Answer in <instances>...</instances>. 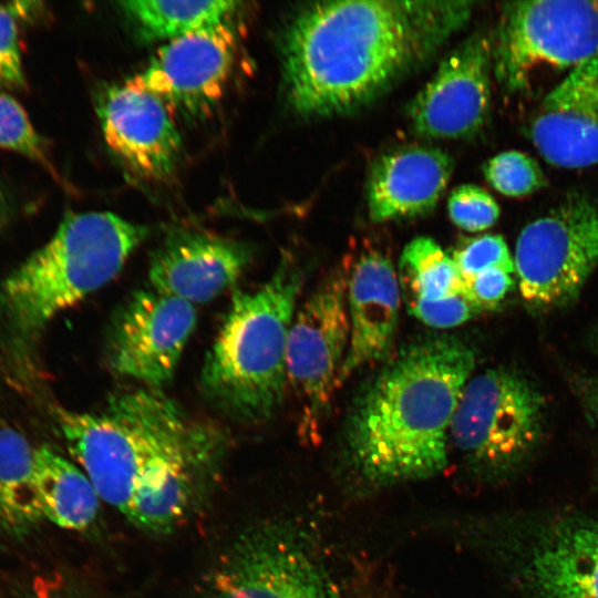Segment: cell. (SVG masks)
Listing matches in <instances>:
<instances>
[{
  "instance_id": "obj_12",
  "label": "cell",
  "mask_w": 598,
  "mask_h": 598,
  "mask_svg": "<svg viewBox=\"0 0 598 598\" xmlns=\"http://www.w3.org/2000/svg\"><path fill=\"white\" fill-rule=\"evenodd\" d=\"M236 52V31L223 23L166 42L131 80L172 112L199 117L224 95Z\"/></svg>"
},
{
  "instance_id": "obj_16",
  "label": "cell",
  "mask_w": 598,
  "mask_h": 598,
  "mask_svg": "<svg viewBox=\"0 0 598 598\" xmlns=\"http://www.w3.org/2000/svg\"><path fill=\"white\" fill-rule=\"evenodd\" d=\"M529 137L554 166L598 164V53L571 69L545 95L530 121Z\"/></svg>"
},
{
  "instance_id": "obj_2",
  "label": "cell",
  "mask_w": 598,
  "mask_h": 598,
  "mask_svg": "<svg viewBox=\"0 0 598 598\" xmlns=\"http://www.w3.org/2000/svg\"><path fill=\"white\" fill-rule=\"evenodd\" d=\"M475 353L448 334L402 348L361 390L344 441L361 478L391 485L429 478L447 465L451 423Z\"/></svg>"
},
{
  "instance_id": "obj_11",
  "label": "cell",
  "mask_w": 598,
  "mask_h": 598,
  "mask_svg": "<svg viewBox=\"0 0 598 598\" xmlns=\"http://www.w3.org/2000/svg\"><path fill=\"white\" fill-rule=\"evenodd\" d=\"M196 321L194 305L151 287L138 289L112 316L106 363L121 377L162 390L173 379Z\"/></svg>"
},
{
  "instance_id": "obj_17",
  "label": "cell",
  "mask_w": 598,
  "mask_h": 598,
  "mask_svg": "<svg viewBox=\"0 0 598 598\" xmlns=\"http://www.w3.org/2000/svg\"><path fill=\"white\" fill-rule=\"evenodd\" d=\"M346 267L350 338L340 383L357 370L388 358L402 298L398 272L380 250L365 249Z\"/></svg>"
},
{
  "instance_id": "obj_10",
  "label": "cell",
  "mask_w": 598,
  "mask_h": 598,
  "mask_svg": "<svg viewBox=\"0 0 598 598\" xmlns=\"http://www.w3.org/2000/svg\"><path fill=\"white\" fill-rule=\"evenodd\" d=\"M209 598H342L296 532L267 523L245 530L214 569Z\"/></svg>"
},
{
  "instance_id": "obj_6",
  "label": "cell",
  "mask_w": 598,
  "mask_h": 598,
  "mask_svg": "<svg viewBox=\"0 0 598 598\" xmlns=\"http://www.w3.org/2000/svg\"><path fill=\"white\" fill-rule=\"evenodd\" d=\"M545 400L517 372L488 369L465 384L450 429V442L477 470L498 472L535 447Z\"/></svg>"
},
{
  "instance_id": "obj_25",
  "label": "cell",
  "mask_w": 598,
  "mask_h": 598,
  "mask_svg": "<svg viewBox=\"0 0 598 598\" xmlns=\"http://www.w3.org/2000/svg\"><path fill=\"white\" fill-rule=\"evenodd\" d=\"M0 147L47 164L43 143L27 112L11 95L0 91Z\"/></svg>"
},
{
  "instance_id": "obj_19",
  "label": "cell",
  "mask_w": 598,
  "mask_h": 598,
  "mask_svg": "<svg viewBox=\"0 0 598 598\" xmlns=\"http://www.w3.org/2000/svg\"><path fill=\"white\" fill-rule=\"evenodd\" d=\"M526 567L536 598H598V520L569 519L546 528Z\"/></svg>"
},
{
  "instance_id": "obj_24",
  "label": "cell",
  "mask_w": 598,
  "mask_h": 598,
  "mask_svg": "<svg viewBox=\"0 0 598 598\" xmlns=\"http://www.w3.org/2000/svg\"><path fill=\"white\" fill-rule=\"evenodd\" d=\"M483 173L495 190L511 197L530 195L545 185L538 162L519 151L493 156L484 164Z\"/></svg>"
},
{
  "instance_id": "obj_3",
  "label": "cell",
  "mask_w": 598,
  "mask_h": 598,
  "mask_svg": "<svg viewBox=\"0 0 598 598\" xmlns=\"http://www.w3.org/2000/svg\"><path fill=\"white\" fill-rule=\"evenodd\" d=\"M56 416L100 498L122 514L132 499L205 470L220 445L218 431L159 389L122 391L97 411L58 409Z\"/></svg>"
},
{
  "instance_id": "obj_21",
  "label": "cell",
  "mask_w": 598,
  "mask_h": 598,
  "mask_svg": "<svg viewBox=\"0 0 598 598\" xmlns=\"http://www.w3.org/2000/svg\"><path fill=\"white\" fill-rule=\"evenodd\" d=\"M398 276L402 298L411 315L426 306L468 298L453 257L430 237H416L404 247Z\"/></svg>"
},
{
  "instance_id": "obj_7",
  "label": "cell",
  "mask_w": 598,
  "mask_h": 598,
  "mask_svg": "<svg viewBox=\"0 0 598 598\" xmlns=\"http://www.w3.org/2000/svg\"><path fill=\"white\" fill-rule=\"evenodd\" d=\"M598 53V1L505 3L492 43L493 70L509 92L540 68L574 69Z\"/></svg>"
},
{
  "instance_id": "obj_8",
  "label": "cell",
  "mask_w": 598,
  "mask_h": 598,
  "mask_svg": "<svg viewBox=\"0 0 598 598\" xmlns=\"http://www.w3.org/2000/svg\"><path fill=\"white\" fill-rule=\"evenodd\" d=\"M347 267L332 270L296 310L287 342V384L300 404V431L315 436L328 416L349 347Z\"/></svg>"
},
{
  "instance_id": "obj_27",
  "label": "cell",
  "mask_w": 598,
  "mask_h": 598,
  "mask_svg": "<svg viewBox=\"0 0 598 598\" xmlns=\"http://www.w3.org/2000/svg\"><path fill=\"white\" fill-rule=\"evenodd\" d=\"M452 257L464 280L489 268H501L509 274L515 271L514 257L499 235H484L464 241Z\"/></svg>"
},
{
  "instance_id": "obj_5",
  "label": "cell",
  "mask_w": 598,
  "mask_h": 598,
  "mask_svg": "<svg viewBox=\"0 0 598 598\" xmlns=\"http://www.w3.org/2000/svg\"><path fill=\"white\" fill-rule=\"evenodd\" d=\"M148 234L110 212L68 214L47 244L0 283V310L14 332H39L61 311L111 281Z\"/></svg>"
},
{
  "instance_id": "obj_26",
  "label": "cell",
  "mask_w": 598,
  "mask_h": 598,
  "mask_svg": "<svg viewBox=\"0 0 598 598\" xmlns=\"http://www.w3.org/2000/svg\"><path fill=\"white\" fill-rule=\"evenodd\" d=\"M448 215L461 229L481 231L491 228L499 216L496 200L476 185H461L448 197Z\"/></svg>"
},
{
  "instance_id": "obj_31",
  "label": "cell",
  "mask_w": 598,
  "mask_h": 598,
  "mask_svg": "<svg viewBox=\"0 0 598 598\" xmlns=\"http://www.w3.org/2000/svg\"><path fill=\"white\" fill-rule=\"evenodd\" d=\"M27 598H52V597H43V596H32V597H27Z\"/></svg>"
},
{
  "instance_id": "obj_23",
  "label": "cell",
  "mask_w": 598,
  "mask_h": 598,
  "mask_svg": "<svg viewBox=\"0 0 598 598\" xmlns=\"http://www.w3.org/2000/svg\"><path fill=\"white\" fill-rule=\"evenodd\" d=\"M118 4L145 40L168 42L199 30L231 22L240 2L135 0Z\"/></svg>"
},
{
  "instance_id": "obj_22",
  "label": "cell",
  "mask_w": 598,
  "mask_h": 598,
  "mask_svg": "<svg viewBox=\"0 0 598 598\" xmlns=\"http://www.w3.org/2000/svg\"><path fill=\"white\" fill-rule=\"evenodd\" d=\"M35 452L19 431L0 427V527L12 534H22L43 519Z\"/></svg>"
},
{
  "instance_id": "obj_4",
  "label": "cell",
  "mask_w": 598,
  "mask_h": 598,
  "mask_svg": "<svg viewBox=\"0 0 598 598\" xmlns=\"http://www.w3.org/2000/svg\"><path fill=\"white\" fill-rule=\"evenodd\" d=\"M302 283L299 266L283 258L259 288L233 295L199 381L207 401L227 417L260 423L281 405L288 336Z\"/></svg>"
},
{
  "instance_id": "obj_29",
  "label": "cell",
  "mask_w": 598,
  "mask_h": 598,
  "mask_svg": "<svg viewBox=\"0 0 598 598\" xmlns=\"http://www.w3.org/2000/svg\"><path fill=\"white\" fill-rule=\"evenodd\" d=\"M511 275L501 268H489L465 279L470 300L480 310L494 308L512 288Z\"/></svg>"
},
{
  "instance_id": "obj_14",
  "label": "cell",
  "mask_w": 598,
  "mask_h": 598,
  "mask_svg": "<svg viewBox=\"0 0 598 598\" xmlns=\"http://www.w3.org/2000/svg\"><path fill=\"white\" fill-rule=\"evenodd\" d=\"M97 115L107 146L134 172L151 179L172 174L182 138L173 112L157 95L130 79L105 90Z\"/></svg>"
},
{
  "instance_id": "obj_28",
  "label": "cell",
  "mask_w": 598,
  "mask_h": 598,
  "mask_svg": "<svg viewBox=\"0 0 598 598\" xmlns=\"http://www.w3.org/2000/svg\"><path fill=\"white\" fill-rule=\"evenodd\" d=\"M0 85L21 89L25 85L18 29L10 9L0 6Z\"/></svg>"
},
{
  "instance_id": "obj_9",
  "label": "cell",
  "mask_w": 598,
  "mask_h": 598,
  "mask_svg": "<svg viewBox=\"0 0 598 598\" xmlns=\"http://www.w3.org/2000/svg\"><path fill=\"white\" fill-rule=\"evenodd\" d=\"M514 265L528 303L554 307L571 300L598 265V200L571 196L527 224Z\"/></svg>"
},
{
  "instance_id": "obj_13",
  "label": "cell",
  "mask_w": 598,
  "mask_h": 598,
  "mask_svg": "<svg viewBox=\"0 0 598 598\" xmlns=\"http://www.w3.org/2000/svg\"><path fill=\"white\" fill-rule=\"evenodd\" d=\"M492 42L475 34L440 63L409 106L413 130L431 138H463L478 132L491 103Z\"/></svg>"
},
{
  "instance_id": "obj_18",
  "label": "cell",
  "mask_w": 598,
  "mask_h": 598,
  "mask_svg": "<svg viewBox=\"0 0 598 598\" xmlns=\"http://www.w3.org/2000/svg\"><path fill=\"white\" fill-rule=\"evenodd\" d=\"M452 171V157L436 147L406 146L382 155L368 182L370 218L382 223L430 213Z\"/></svg>"
},
{
  "instance_id": "obj_15",
  "label": "cell",
  "mask_w": 598,
  "mask_h": 598,
  "mask_svg": "<svg viewBox=\"0 0 598 598\" xmlns=\"http://www.w3.org/2000/svg\"><path fill=\"white\" fill-rule=\"evenodd\" d=\"M245 243L200 229L172 231L148 266L150 287L192 305L213 300L250 265Z\"/></svg>"
},
{
  "instance_id": "obj_1",
  "label": "cell",
  "mask_w": 598,
  "mask_h": 598,
  "mask_svg": "<svg viewBox=\"0 0 598 598\" xmlns=\"http://www.w3.org/2000/svg\"><path fill=\"white\" fill-rule=\"evenodd\" d=\"M473 4L338 0L305 6L289 20L281 42L289 106L317 118L370 103L463 28Z\"/></svg>"
},
{
  "instance_id": "obj_20",
  "label": "cell",
  "mask_w": 598,
  "mask_h": 598,
  "mask_svg": "<svg viewBox=\"0 0 598 598\" xmlns=\"http://www.w3.org/2000/svg\"><path fill=\"white\" fill-rule=\"evenodd\" d=\"M35 482L43 518L71 530L95 519L100 496L86 474L48 446L35 452Z\"/></svg>"
},
{
  "instance_id": "obj_30",
  "label": "cell",
  "mask_w": 598,
  "mask_h": 598,
  "mask_svg": "<svg viewBox=\"0 0 598 598\" xmlns=\"http://www.w3.org/2000/svg\"><path fill=\"white\" fill-rule=\"evenodd\" d=\"M12 216V205L4 188L0 185V234L10 223Z\"/></svg>"
}]
</instances>
